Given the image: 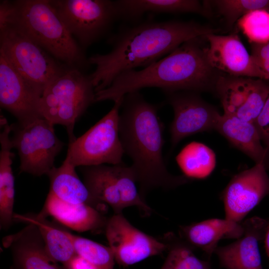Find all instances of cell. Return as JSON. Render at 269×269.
<instances>
[{
	"mask_svg": "<svg viewBox=\"0 0 269 269\" xmlns=\"http://www.w3.org/2000/svg\"><path fill=\"white\" fill-rule=\"evenodd\" d=\"M219 31L194 21L177 20L144 22L123 30L109 53L88 59L96 67L89 75L95 93L109 87L125 71L146 67L187 41Z\"/></svg>",
	"mask_w": 269,
	"mask_h": 269,
	"instance_id": "obj_1",
	"label": "cell"
},
{
	"mask_svg": "<svg viewBox=\"0 0 269 269\" xmlns=\"http://www.w3.org/2000/svg\"><path fill=\"white\" fill-rule=\"evenodd\" d=\"M202 37L186 41L164 58L141 70L133 69L121 73L109 87L96 92L95 102H115L129 93L146 87L160 88L165 93L215 89L221 75L208 62Z\"/></svg>",
	"mask_w": 269,
	"mask_h": 269,
	"instance_id": "obj_2",
	"label": "cell"
},
{
	"mask_svg": "<svg viewBox=\"0 0 269 269\" xmlns=\"http://www.w3.org/2000/svg\"><path fill=\"white\" fill-rule=\"evenodd\" d=\"M120 114V138L125 152L132 158L141 194L154 187L173 188L187 182L184 176L169 173L162 156L163 126L158 107L146 102L138 92L124 96ZM142 195V194H141Z\"/></svg>",
	"mask_w": 269,
	"mask_h": 269,
	"instance_id": "obj_3",
	"label": "cell"
},
{
	"mask_svg": "<svg viewBox=\"0 0 269 269\" xmlns=\"http://www.w3.org/2000/svg\"><path fill=\"white\" fill-rule=\"evenodd\" d=\"M0 22L13 25L69 67L89 64L49 0H2Z\"/></svg>",
	"mask_w": 269,
	"mask_h": 269,
	"instance_id": "obj_4",
	"label": "cell"
},
{
	"mask_svg": "<svg viewBox=\"0 0 269 269\" xmlns=\"http://www.w3.org/2000/svg\"><path fill=\"white\" fill-rule=\"evenodd\" d=\"M95 91L89 76L75 68L68 67L44 90L40 101L42 118L53 125L64 126L69 142L77 119L95 102Z\"/></svg>",
	"mask_w": 269,
	"mask_h": 269,
	"instance_id": "obj_5",
	"label": "cell"
},
{
	"mask_svg": "<svg viewBox=\"0 0 269 269\" xmlns=\"http://www.w3.org/2000/svg\"><path fill=\"white\" fill-rule=\"evenodd\" d=\"M0 52L41 95L68 68L8 22H0Z\"/></svg>",
	"mask_w": 269,
	"mask_h": 269,
	"instance_id": "obj_6",
	"label": "cell"
},
{
	"mask_svg": "<svg viewBox=\"0 0 269 269\" xmlns=\"http://www.w3.org/2000/svg\"><path fill=\"white\" fill-rule=\"evenodd\" d=\"M124 96L115 101L111 111L86 133L69 142L65 158L75 167L122 164L125 150L120 135L119 112Z\"/></svg>",
	"mask_w": 269,
	"mask_h": 269,
	"instance_id": "obj_7",
	"label": "cell"
},
{
	"mask_svg": "<svg viewBox=\"0 0 269 269\" xmlns=\"http://www.w3.org/2000/svg\"><path fill=\"white\" fill-rule=\"evenodd\" d=\"M82 173L83 182L93 197L110 206L115 214L122 213L124 208L131 206H136L146 214L150 213V208L138 191L131 166L122 164L84 166Z\"/></svg>",
	"mask_w": 269,
	"mask_h": 269,
	"instance_id": "obj_8",
	"label": "cell"
},
{
	"mask_svg": "<svg viewBox=\"0 0 269 269\" xmlns=\"http://www.w3.org/2000/svg\"><path fill=\"white\" fill-rule=\"evenodd\" d=\"M54 126L43 118L24 125L12 124L11 144L17 151L21 172L47 175L55 166L64 143L56 136Z\"/></svg>",
	"mask_w": 269,
	"mask_h": 269,
	"instance_id": "obj_9",
	"label": "cell"
},
{
	"mask_svg": "<svg viewBox=\"0 0 269 269\" xmlns=\"http://www.w3.org/2000/svg\"><path fill=\"white\" fill-rule=\"evenodd\" d=\"M49 0L70 33L85 47L101 37L117 19L114 1Z\"/></svg>",
	"mask_w": 269,
	"mask_h": 269,
	"instance_id": "obj_10",
	"label": "cell"
},
{
	"mask_svg": "<svg viewBox=\"0 0 269 269\" xmlns=\"http://www.w3.org/2000/svg\"><path fill=\"white\" fill-rule=\"evenodd\" d=\"M105 231L115 261L124 266L159 255L167 249L166 244L136 228L122 213L108 219Z\"/></svg>",
	"mask_w": 269,
	"mask_h": 269,
	"instance_id": "obj_11",
	"label": "cell"
},
{
	"mask_svg": "<svg viewBox=\"0 0 269 269\" xmlns=\"http://www.w3.org/2000/svg\"><path fill=\"white\" fill-rule=\"evenodd\" d=\"M167 101L174 111L170 132L172 146L184 138L216 130L221 115L213 106L204 101L194 92L165 93Z\"/></svg>",
	"mask_w": 269,
	"mask_h": 269,
	"instance_id": "obj_12",
	"label": "cell"
},
{
	"mask_svg": "<svg viewBox=\"0 0 269 269\" xmlns=\"http://www.w3.org/2000/svg\"><path fill=\"white\" fill-rule=\"evenodd\" d=\"M264 80L221 76L215 89L225 114L254 123L269 95V85Z\"/></svg>",
	"mask_w": 269,
	"mask_h": 269,
	"instance_id": "obj_13",
	"label": "cell"
},
{
	"mask_svg": "<svg viewBox=\"0 0 269 269\" xmlns=\"http://www.w3.org/2000/svg\"><path fill=\"white\" fill-rule=\"evenodd\" d=\"M265 166L256 164L234 176L222 194L225 218L241 223L267 195L269 176Z\"/></svg>",
	"mask_w": 269,
	"mask_h": 269,
	"instance_id": "obj_14",
	"label": "cell"
},
{
	"mask_svg": "<svg viewBox=\"0 0 269 269\" xmlns=\"http://www.w3.org/2000/svg\"><path fill=\"white\" fill-rule=\"evenodd\" d=\"M41 94L12 66L0 52V105L24 125L42 118Z\"/></svg>",
	"mask_w": 269,
	"mask_h": 269,
	"instance_id": "obj_15",
	"label": "cell"
},
{
	"mask_svg": "<svg viewBox=\"0 0 269 269\" xmlns=\"http://www.w3.org/2000/svg\"><path fill=\"white\" fill-rule=\"evenodd\" d=\"M204 37L208 44L205 49L207 60L215 70L232 77L264 80L251 54L236 33L227 35L210 33Z\"/></svg>",
	"mask_w": 269,
	"mask_h": 269,
	"instance_id": "obj_16",
	"label": "cell"
},
{
	"mask_svg": "<svg viewBox=\"0 0 269 269\" xmlns=\"http://www.w3.org/2000/svg\"><path fill=\"white\" fill-rule=\"evenodd\" d=\"M268 222L259 217L242 222V235L233 243L215 250L222 266L226 269H264L259 245L264 240Z\"/></svg>",
	"mask_w": 269,
	"mask_h": 269,
	"instance_id": "obj_17",
	"label": "cell"
},
{
	"mask_svg": "<svg viewBox=\"0 0 269 269\" xmlns=\"http://www.w3.org/2000/svg\"><path fill=\"white\" fill-rule=\"evenodd\" d=\"M17 233L4 237L11 251L14 269H65L48 254L38 227L29 223Z\"/></svg>",
	"mask_w": 269,
	"mask_h": 269,
	"instance_id": "obj_18",
	"label": "cell"
},
{
	"mask_svg": "<svg viewBox=\"0 0 269 269\" xmlns=\"http://www.w3.org/2000/svg\"><path fill=\"white\" fill-rule=\"evenodd\" d=\"M101 211L86 204L64 202L49 193L41 211L63 225L79 232L99 231L105 228L108 219Z\"/></svg>",
	"mask_w": 269,
	"mask_h": 269,
	"instance_id": "obj_19",
	"label": "cell"
},
{
	"mask_svg": "<svg viewBox=\"0 0 269 269\" xmlns=\"http://www.w3.org/2000/svg\"><path fill=\"white\" fill-rule=\"evenodd\" d=\"M216 130L256 164H263L269 168V148L263 146L254 123L224 114L219 119Z\"/></svg>",
	"mask_w": 269,
	"mask_h": 269,
	"instance_id": "obj_20",
	"label": "cell"
},
{
	"mask_svg": "<svg viewBox=\"0 0 269 269\" xmlns=\"http://www.w3.org/2000/svg\"><path fill=\"white\" fill-rule=\"evenodd\" d=\"M180 232L185 243L211 256L221 240L239 238L243 233V227L242 222L213 218L182 227Z\"/></svg>",
	"mask_w": 269,
	"mask_h": 269,
	"instance_id": "obj_21",
	"label": "cell"
},
{
	"mask_svg": "<svg viewBox=\"0 0 269 269\" xmlns=\"http://www.w3.org/2000/svg\"><path fill=\"white\" fill-rule=\"evenodd\" d=\"M75 168L66 158L60 166H54L47 174L50 184L49 193L64 202L86 204L101 211L105 204L93 197Z\"/></svg>",
	"mask_w": 269,
	"mask_h": 269,
	"instance_id": "obj_22",
	"label": "cell"
},
{
	"mask_svg": "<svg viewBox=\"0 0 269 269\" xmlns=\"http://www.w3.org/2000/svg\"><path fill=\"white\" fill-rule=\"evenodd\" d=\"M114 3L117 19L126 20H137L146 12L211 14L205 2L196 0H120Z\"/></svg>",
	"mask_w": 269,
	"mask_h": 269,
	"instance_id": "obj_23",
	"label": "cell"
},
{
	"mask_svg": "<svg viewBox=\"0 0 269 269\" xmlns=\"http://www.w3.org/2000/svg\"><path fill=\"white\" fill-rule=\"evenodd\" d=\"M46 218L40 213H14L13 221L36 225L40 231L48 254L57 262L64 265L77 254L74 245L66 230Z\"/></svg>",
	"mask_w": 269,
	"mask_h": 269,
	"instance_id": "obj_24",
	"label": "cell"
},
{
	"mask_svg": "<svg viewBox=\"0 0 269 269\" xmlns=\"http://www.w3.org/2000/svg\"><path fill=\"white\" fill-rule=\"evenodd\" d=\"M0 227L6 230L13 221L14 178L12 170V146L9 135H0Z\"/></svg>",
	"mask_w": 269,
	"mask_h": 269,
	"instance_id": "obj_25",
	"label": "cell"
},
{
	"mask_svg": "<svg viewBox=\"0 0 269 269\" xmlns=\"http://www.w3.org/2000/svg\"><path fill=\"white\" fill-rule=\"evenodd\" d=\"M176 162L187 178L203 179L216 165L214 152L205 144L192 141L185 145L176 157Z\"/></svg>",
	"mask_w": 269,
	"mask_h": 269,
	"instance_id": "obj_26",
	"label": "cell"
},
{
	"mask_svg": "<svg viewBox=\"0 0 269 269\" xmlns=\"http://www.w3.org/2000/svg\"><path fill=\"white\" fill-rule=\"evenodd\" d=\"M76 254L95 269H114L115 258L109 248L87 238L77 236L66 230Z\"/></svg>",
	"mask_w": 269,
	"mask_h": 269,
	"instance_id": "obj_27",
	"label": "cell"
},
{
	"mask_svg": "<svg viewBox=\"0 0 269 269\" xmlns=\"http://www.w3.org/2000/svg\"><path fill=\"white\" fill-rule=\"evenodd\" d=\"M170 242L166 244L169 252L160 269H211L207 263L194 255L186 243L177 240Z\"/></svg>",
	"mask_w": 269,
	"mask_h": 269,
	"instance_id": "obj_28",
	"label": "cell"
},
{
	"mask_svg": "<svg viewBox=\"0 0 269 269\" xmlns=\"http://www.w3.org/2000/svg\"><path fill=\"white\" fill-rule=\"evenodd\" d=\"M238 25L251 43L269 42V11L258 9L241 17Z\"/></svg>",
	"mask_w": 269,
	"mask_h": 269,
	"instance_id": "obj_29",
	"label": "cell"
},
{
	"mask_svg": "<svg viewBox=\"0 0 269 269\" xmlns=\"http://www.w3.org/2000/svg\"><path fill=\"white\" fill-rule=\"evenodd\" d=\"M209 1L231 26L251 11L258 9L269 11V0H215Z\"/></svg>",
	"mask_w": 269,
	"mask_h": 269,
	"instance_id": "obj_30",
	"label": "cell"
},
{
	"mask_svg": "<svg viewBox=\"0 0 269 269\" xmlns=\"http://www.w3.org/2000/svg\"><path fill=\"white\" fill-rule=\"evenodd\" d=\"M251 55L264 75V80L269 81V42L251 43Z\"/></svg>",
	"mask_w": 269,
	"mask_h": 269,
	"instance_id": "obj_31",
	"label": "cell"
},
{
	"mask_svg": "<svg viewBox=\"0 0 269 269\" xmlns=\"http://www.w3.org/2000/svg\"><path fill=\"white\" fill-rule=\"evenodd\" d=\"M254 123L262 141L269 148V95L263 109Z\"/></svg>",
	"mask_w": 269,
	"mask_h": 269,
	"instance_id": "obj_32",
	"label": "cell"
},
{
	"mask_svg": "<svg viewBox=\"0 0 269 269\" xmlns=\"http://www.w3.org/2000/svg\"><path fill=\"white\" fill-rule=\"evenodd\" d=\"M63 266L65 269H95L86 260L77 254Z\"/></svg>",
	"mask_w": 269,
	"mask_h": 269,
	"instance_id": "obj_33",
	"label": "cell"
},
{
	"mask_svg": "<svg viewBox=\"0 0 269 269\" xmlns=\"http://www.w3.org/2000/svg\"><path fill=\"white\" fill-rule=\"evenodd\" d=\"M266 252L269 259V221L268 222L264 237Z\"/></svg>",
	"mask_w": 269,
	"mask_h": 269,
	"instance_id": "obj_34",
	"label": "cell"
}]
</instances>
